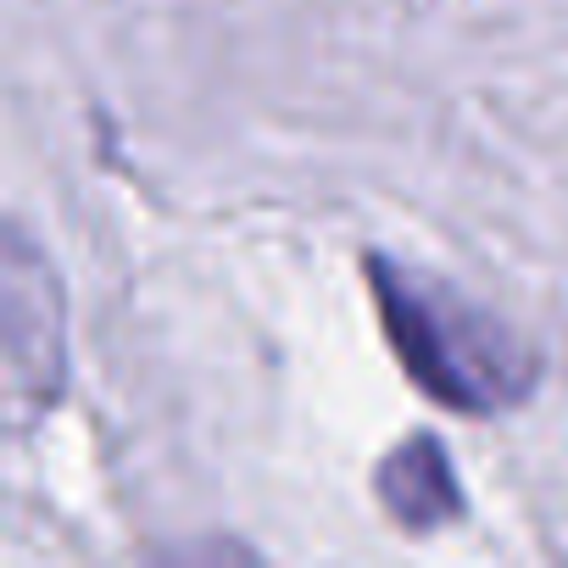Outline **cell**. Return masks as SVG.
<instances>
[{
	"mask_svg": "<svg viewBox=\"0 0 568 568\" xmlns=\"http://www.w3.org/2000/svg\"><path fill=\"white\" fill-rule=\"evenodd\" d=\"M374 278V302H379V324L407 368V379L468 418H490L518 407L535 379H540V357L485 307H474L457 284L418 273L407 262L374 256L368 262Z\"/></svg>",
	"mask_w": 568,
	"mask_h": 568,
	"instance_id": "1",
	"label": "cell"
},
{
	"mask_svg": "<svg viewBox=\"0 0 568 568\" xmlns=\"http://www.w3.org/2000/svg\"><path fill=\"white\" fill-rule=\"evenodd\" d=\"M62 291L45 256L12 229L7 240V385L23 407H45L62 385Z\"/></svg>",
	"mask_w": 568,
	"mask_h": 568,
	"instance_id": "2",
	"label": "cell"
},
{
	"mask_svg": "<svg viewBox=\"0 0 568 568\" xmlns=\"http://www.w3.org/2000/svg\"><path fill=\"white\" fill-rule=\"evenodd\" d=\"M374 490H379L385 513L402 518L407 529H435V524L463 513L457 468H452V457H446V446L435 435H413L407 446H396L379 463Z\"/></svg>",
	"mask_w": 568,
	"mask_h": 568,
	"instance_id": "3",
	"label": "cell"
}]
</instances>
